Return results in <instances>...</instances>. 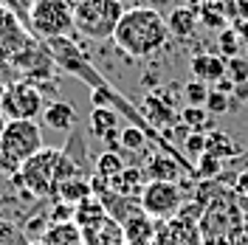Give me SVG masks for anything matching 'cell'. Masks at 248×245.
Masks as SVG:
<instances>
[{
	"label": "cell",
	"instance_id": "4dcf8cb0",
	"mask_svg": "<svg viewBox=\"0 0 248 245\" xmlns=\"http://www.w3.org/2000/svg\"><path fill=\"white\" fill-rule=\"evenodd\" d=\"M6 124H9V119H6L3 110H0V136H3V130H6Z\"/></svg>",
	"mask_w": 248,
	"mask_h": 245
},
{
	"label": "cell",
	"instance_id": "2e32d148",
	"mask_svg": "<svg viewBox=\"0 0 248 245\" xmlns=\"http://www.w3.org/2000/svg\"><path fill=\"white\" fill-rule=\"evenodd\" d=\"M43 243L46 245H85V237H82V229L71 220V223H51Z\"/></svg>",
	"mask_w": 248,
	"mask_h": 245
},
{
	"label": "cell",
	"instance_id": "4fadbf2b",
	"mask_svg": "<svg viewBox=\"0 0 248 245\" xmlns=\"http://www.w3.org/2000/svg\"><path fill=\"white\" fill-rule=\"evenodd\" d=\"M198 26H201V20H198V9L195 6H175L167 15V29H170V37H175V40L195 37Z\"/></svg>",
	"mask_w": 248,
	"mask_h": 245
},
{
	"label": "cell",
	"instance_id": "83f0119b",
	"mask_svg": "<svg viewBox=\"0 0 248 245\" xmlns=\"http://www.w3.org/2000/svg\"><path fill=\"white\" fill-rule=\"evenodd\" d=\"M206 110L217 116V113H229L232 110V99H229V93H220V91H209V99H206Z\"/></svg>",
	"mask_w": 248,
	"mask_h": 245
},
{
	"label": "cell",
	"instance_id": "f1b7e54d",
	"mask_svg": "<svg viewBox=\"0 0 248 245\" xmlns=\"http://www.w3.org/2000/svg\"><path fill=\"white\" fill-rule=\"evenodd\" d=\"M48 229H51V226L46 223V217H34V220H29V226H26V234H29V237L37 234V240H43Z\"/></svg>",
	"mask_w": 248,
	"mask_h": 245
},
{
	"label": "cell",
	"instance_id": "484cf974",
	"mask_svg": "<svg viewBox=\"0 0 248 245\" xmlns=\"http://www.w3.org/2000/svg\"><path fill=\"white\" fill-rule=\"evenodd\" d=\"M209 85H203L198 79H192L189 85H184V99L186 105H192V107H206V99H209Z\"/></svg>",
	"mask_w": 248,
	"mask_h": 245
},
{
	"label": "cell",
	"instance_id": "6da1fadb",
	"mask_svg": "<svg viewBox=\"0 0 248 245\" xmlns=\"http://www.w3.org/2000/svg\"><path fill=\"white\" fill-rule=\"evenodd\" d=\"M113 43L133 60H150L170 46L167 17L155 6H130L116 26Z\"/></svg>",
	"mask_w": 248,
	"mask_h": 245
},
{
	"label": "cell",
	"instance_id": "5bb4252c",
	"mask_svg": "<svg viewBox=\"0 0 248 245\" xmlns=\"http://www.w3.org/2000/svg\"><path fill=\"white\" fill-rule=\"evenodd\" d=\"M57 198L62 203H71V206H79L82 200L93 198V186L88 175H77V178H68L57 186Z\"/></svg>",
	"mask_w": 248,
	"mask_h": 245
},
{
	"label": "cell",
	"instance_id": "4316f807",
	"mask_svg": "<svg viewBox=\"0 0 248 245\" xmlns=\"http://www.w3.org/2000/svg\"><path fill=\"white\" fill-rule=\"evenodd\" d=\"M184 153L192 158H201L206 155V130H192L189 138L184 141Z\"/></svg>",
	"mask_w": 248,
	"mask_h": 245
},
{
	"label": "cell",
	"instance_id": "ba28073f",
	"mask_svg": "<svg viewBox=\"0 0 248 245\" xmlns=\"http://www.w3.org/2000/svg\"><path fill=\"white\" fill-rule=\"evenodd\" d=\"M189 68H192V77L203 82V85H217L220 79L226 77V68H229V60H223L220 54H195L192 62H189Z\"/></svg>",
	"mask_w": 248,
	"mask_h": 245
},
{
	"label": "cell",
	"instance_id": "e0dca14e",
	"mask_svg": "<svg viewBox=\"0 0 248 245\" xmlns=\"http://www.w3.org/2000/svg\"><path fill=\"white\" fill-rule=\"evenodd\" d=\"M88 127H91L93 136L108 138L110 133L122 130V116H119L116 110H110V107H93L91 119H88Z\"/></svg>",
	"mask_w": 248,
	"mask_h": 245
},
{
	"label": "cell",
	"instance_id": "3957f363",
	"mask_svg": "<svg viewBox=\"0 0 248 245\" xmlns=\"http://www.w3.org/2000/svg\"><path fill=\"white\" fill-rule=\"evenodd\" d=\"M43 150V130L37 122H9L0 136V167L17 172Z\"/></svg>",
	"mask_w": 248,
	"mask_h": 245
},
{
	"label": "cell",
	"instance_id": "836d02e7",
	"mask_svg": "<svg viewBox=\"0 0 248 245\" xmlns=\"http://www.w3.org/2000/svg\"><path fill=\"white\" fill-rule=\"evenodd\" d=\"M3 93H6V85H3V82H0V99H3Z\"/></svg>",
	"mask_w": 248,
	"mask_h": 245
},
{
	"label": "cell",
	"instance_id": "8992f818",
	"mask_svg": "<svg viewBox=\"0 0 248 245\" xmlns=\"http://www.w3.org/2000/svg\"><path fill=\"white\" fill-rule=\"evenodd\" d=\"M62 150H48L43 147L40 153L29 158L20 167V181L37 198H51L57 195V167H60Z\"/></svg>",
	"mask_w": 248,
	"mask_h": 245
},
{
	"label": "cell",
	"instance_id": "f546056e",
	"mask_svg": "<svg viewBox=\"0 0 248 245\" xmlns=\"http://www.w3.org/2000/svg\"><path fill=\"white\" fill-rule=\"evenodd\" d=\"M234 192L240 195V200H248V169L237 175V181H234Z\"/></svg>",
	"mask_w": 248,
	"mask_h": 245
},
{
	"label": "cell",
	"instance_id": "d4e9b609",
	"mask_svg": "<svg viewBox=\"0 0 248 245\" xmlns=\"http://www.w3.org/2000/svg\"><path fill=\"white\" fill-rule=\"evenodd\" d=\"M226 77L232 79L237 88H248V57H234V60H229V68H226ZM234 88V91H237Z\"/></svg>",
	"mask_w": 248,
	"mask_h": 245
},
{
	"label": "cell",
	"instance_id": "7402d4cb",
	"mask_svg": "<svg viewBox=\"0 0 248 245\" xmlns=\"http://www.w3.org/2000/svg\"><path fill=\"white\" fill-rule=\"evenodd\" d=\"M124 167H127V164H124L122 153H116V150H105V153L96 158V164H93L96 175H99V178H108V181H113Z\"/></svg>",
	"mask_w": 248,
	"mask_h": 245
},
{
	"label": "cell",
	"instance_id": "d6a6232c",
	"mask_svg": "<svg viewBox=\"0 0 248 245\" xmlns=\"http://www.w3.org/2000/svg\"><path fill=\"white\" fill-rule=\"evenodd\" d=\"M29 245H46V243H43V240H31Z\"/></svg>",
	"mask_w": 248,
	"mask_h": 245
},
{
	"label": "cell",
	"instance_id": "52a82bcc",
	"mask_svg": "<svg viewBox=\"0 0 248 245\" xmlns=\"http://www.w3.org/2000/svg\"><path fill=\"white\" fill-rule=\"evenodd\" d=\"M181 203H184V192H181V184L175 181H150L139 198L141 212L155 220H167V217L178 214Z\"/></svg>",
	"mask_w": 248,
	"mask_h": 245
},
{
	"label": "cell",
	"instance_id": "ac0fdd59",
	"mask_svg": "<svg viewBox=\"0 0 248 245\" xmlns=\"http://www.w3.org/2000/svg\"><path fill=\"white\" fill-rule=\"evenodd\" d=\"M153 138L147 136L141 127H133V124H124L122 130H119V153L122 155H139L147 150V144H150Z\"/></svg>",
	"mask_w": 248,
	"mask_h": 245
},
{
	"label": "cell",
	"instance_id": "603a6c76",
	"mask_svg": "<svg viewBox=\"0 0 248 245\" xmlns=\"http://www.w3.org/2000/svg\"><path fill=\"white\" fill-rule=\"evenodd\" d=\"M229 26H243L248 20V0H217Z\"/></svg>",
	"mask_w": 248,
	"mask_h": 245
},
{
	"label": "cell",
	"instance_id": "d6986e66",
	"mask_svg": "<svg viewBox=\"0 0 248 245\" xmlns=\"http://www.w3.org/2000/svg\"><path fill=\"white\" fill-rule=\"evenodd\" d=\"M122 226H124V237H127L130 245H147L153 240V223H150V214H144V212L133 214Z\"/></svg>",
	"mask_w": 248,
	"mask_h": 245
},
{
	"label": "cell",
	"instance_id": "8fae6325",
	"mask_svg": "<svg viewBox=\"0 0 248 245\" xmlns=\"http://www.w3.org/2000/svg\"><path fill=\"white\" fill-rule=\"evenodd\" d=\"M150 184V178H147V172L139 167H124L113 181H110V189L116 192V195H122L127 200H136L139 203L141 192H144V186Z\"/></svg>",
	"mask_w": 248,
	"mask_h": 245
},
{
	"label": "cell",
	"instance_id": "9c48e42d",
	"mask_svg": "<svg viewBox=\"0 0 248 245\" xmlns=\"http://www.w3.org/2000/svg\"><path fill=\"white\" fill-rule=\"evenodd\" d=\"M82 237H85V245H127L124 226L110 214L91 229H82Z\"/></svg>",
	"mask_w": 248,
	"mask_h": 245
},
{
	"label": "cell",
	"instance_id": "7a4b0ae2",
	"mask_svg": "<svg viewBox=\"0 0 248 245\" xmlns=\"http://www.w3.org/2000/svg\"><path fill=\"white\" fill-rule=\"evenodd\" d=\"M124 12H127L124 0H79L74 6L77 34H82L85 40H96V43L113 40Z\"/></svg>",
	"mask_w": 248,
	"mask_h": 245
},
{
	"label": "cell",
	"instance_id": "cb8c5ba5",
	"mask_svg": "<svg viewBox=\"0 0 248 245\" xmlns=\"http://www.w3.org/2000/svg\"><path fill=\"white\" fill-rule=\"evenodd\" d=\"M209 119H212V113L206 107H192V105H186V107L181 110V122H184L189 130H206Z\"/></svg>",
	"mask_w": 248,
	"mask_h": 245
},
{
	"label": "cell",
	"instance_id": "44dd1931",
	"mask_svg": "<svg viewBox=\"0 0 248 245\" xmlns=\"http://www.w3.org/2000/svg\"><path fill=\"white\" fill-rule=\"evenodd\" d=\"M243 46H246V40L240 37V31L234 29V26H229V29H223L217 34V51H220L223 60L240 57V54H243Z\"/></svg>",
	"mask_w": 248,
	"mask_h": 245
},
{
	"label": "cell",
	"instance_id": "7c38bea8",
	"mask_svg": "<svg viewBox=\"0 0 248 245\" xmlns=\"http://www.w3.org/2000/svg\"><path fill=\"white\" fill-rule=\"evenodd\" d=\"M43 124L51 127L54 133L71 136V133H74V127H77V110L71 107L68 102L54 99V102H48L46 110H43Z\"/></svg>",
	"mask_w": 248,
	"mask_h": 245
},
{
	"label": "cell",
	"instance_id": "277c9868",
	"mask_svg": "<svg viewBox=\"0 0 248 245\" xmlns=\"http://www.w3.org/2000/svg\"><path fill=\"white\" fill-rule=\"evenodd\" d=\"M29 29L43 40L71 37L77 31L74 3L71 0H34L29 6Z\"/></svg>",
	"mask_w": 248,
	"mask_h": 245
},
{
	"label": "cell",
	"instance_id": "ffe728a7",
	"mask_svg": "<svg viewBox=\"0 0 248 245\" xmlns=\"http://www.w3.org/2000/svg\"><path fill=\"white\" fill-rule=\"evenodd\" d=\"M198 20H201L203 29L209 31H220L229 29V20L223 15V9H220V3L217 0H201V6H198Z\"/></svg>",
	"mask_w": 248,
	"mask_h": 245
},
{
	"label": "cell",
	"instance_id": "30bf717a",
	"mask_svg": "<svg viewBox=\"0 0 248 245\" xmlns=\"http://www.w3.org/2000/svg\"><path fill=\"white\" fill-rule=\"evenodd\" d=\"M189 172L184 169V164L181 161H175L172 155H167V153H153L150 158H147V178L150 181H181V178H186ZM192 178V175H189Z\"/></svg>",
	"mask_w": 248,
	"mask_h": 245
},
{
	"label": "cell",
	"instance_id": "9a60e30c",
	"mask_svg": "<svg viewBox=\"0 0 248 245\" xmlns=\"http://www.w3.org/2000/svg\"><path fill=\"white\" fill-rule=\"evenodd\" d=\"M206 155H212L217 161H229L240 155V147L234 144V138L223 130H206Z\"/></svg>",
	"mask_w": 248,
	"mask_h": 245
},
{
	"label": "cell",
	"instance_id": "5b68a950",
	"mask_svg": "<svg viewBox=\"0 0 248 245\" xmlns=\"http://www.w3.org/2000/svg\"><path fill=\"white\" fill-rule=\"evenodd\" d=\"M0 110L9 122H37V116H43L46 110V99L37 82L31 79H20L6 85V93L0 99Z\"/></svg>",
	"mask_w": 248,
	"mask_h": 245
},
{
	"label": "cell",
	"instance_id": "1f68e13d",
	"mask_svg": "<svg viewBox=\"0 0 248 245\" xmlns=\"http://www.w3.org/2000/svg\"><path fill=\"white\" fill-rule=\"evenodd\" d=\"M240 245H248V226L243 229V234H240Z\"/></svg>",
	"mask_w": 248,
	"mask_h": 245
}]
</instances>
